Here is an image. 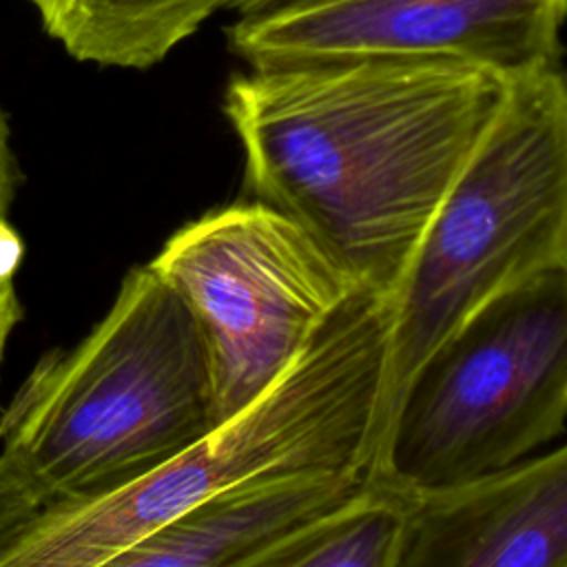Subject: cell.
Instances as JSON below:
<instances>
[{
  "instance_id": "cell-7",
  "label": "cell",
  "mask_w": 567,
  "mask_h": 567,
  "mask_svg": "<svg viewBox=\"0 0 567 567\" xmlns=\"http://www.w3.org/2000/svg\"><path fill=\"white\" fill-rule=\"evenodd\" d=\"M563 20L565 0H279L226 35L250 69L408 58L514 80L560 64Z\"/></svg>"
},
{
  "instance_id": "cell-11",
  "label": "cell",
  "mask_w": 567,
  "mask_h": 567,
  "mask_svg": "<svg viewBox=\"0 0 567 567\" xmlns=\"http://www.w3.org/2000/svg\"><path fill=\"white\" fill-rule=\"evenodd\" d=\"M401 518V494L368 478L346 501L228 567H392Z\"/></svg>"
},
{
  "instance_id": "cell-15",
  "label": "cell",
  "mask_w": 567,
  "mask_h": 567,
  "mask_svg": "<svg viewBox=\"0 0 567 567\" xmlns=\"http://www.w3.org/2000/svg\"><path fill=\"white\" fill-rule=\"evenodd\" d=\"M279 0H230L228 9L235 11L237 16H246V13H255V11H261L270 4H275Z\"/></svg>"
},
{
  "instance_id": "cell-10",
  "label": "cell",
  "mask_w": 567,
  "mask_h": 567,
  "mask_svg": "<svg viewBox=\"0 0 567 567\" xmlns=\"http://www.w3.org/2000/svg\"><path fill=\"white\" fill-rule=\"evenodd\" d=\"M64 51L97 66L151 69L230 0H27Z\"/></svg>"
},
{
  "instance_id": "cell-3",
  "label": "cell",
  "mask_w": 567,
  "mask_h": 567,
  "mask_svg": "<svg viewBox=\"0 0 567 567\" xmlns=\"http://www.w3.org/2000/svg\"><path fill=\"white\" fill-rule=\"evenodd\" d=\"M217 425L197 323L142 264L73 348L27 372L0 412V456L49 505L137 478Z\"/></svg>"
},
{
  "instance_id": "cell-4",
  "label": "cell",
  "mask_w": 567,
  "mask_h": 567,
  "mask_svg": "<svg viewBox=\"0 0 567 567\" xmlns=\"http://www.w3.org/2000/svg\"><path fill=\"white\" fill-rule=\"evenodd\" d=\"M556 270H567V84L560 64L507 82L390 297L379 436L434 350L501 295Z\"/></svg>"
},
{
  "instance_id": "cell-8",
  "label": "cell",
  "mask_w": 567,
  "mask_h": 567,
  "mask_svg": "<svg viewBox=\"0 0 567 567\" xmlns=\"http://www.w3.org/2000/svg\"><path fill=\"white\" fill-rule=\"evenodd\" d=\"M401 498L392 567H567L565 441L474 483Z\"/></svg>"
},
{
  "instance_id": "cell-12",
  "label": "cell",
  "mask_w": 567,
  "mask_h": 567,
  "mask_svg": "<svg viewBox=\"0 0 567 567\" xmlns=\"http://www.w3.org/2000/svg\"><path fill=\"white\" fill-rule=\"evenodd\" d=\"M42 507L40 498L22 474L0 456V547Z\"/></svg>"
},
{
  "instance_id": "cell-6",
  "label": "cell",
  "mask_w": 567,
  "mask_h": 567,
  "mask_svg": "<svg viewBox=\"0 0 567 567\" xmlns=\"http://www.w3.org/2000/svg\"><path fill=\"white\" fill-rule=\"evenodd\" d=\"M148 268L197 323L224 423L252 405L365 290L310 233L248 199L175 230Z\"/></svg>"
},
{
  "instance_id": "cell-2",
  "label": "cell",
  "mask_w": 567,
  "mask_h": 567,
  "mask_svg": "<svg viewBox=\"0 0 567 567\" xmlns=\"http://www.w3.org/2000/svg\"><path fill=\"white\" fill-rule=\"evenodd\" d=\"M390 299L359 290L252 405L113 489L42 505L0 567H95L210 496L295 474H370L388 363Z\"/></svg>"
},
{
  "instance_id": "cell-13",
  "label": "cell",
  "mask_w": 567,
  "mask_h": 567,
  "mask_svg": "<svg viewBox=\"0 0 567 567\" xmlns=\"http://www.w3.org/2000/svg\"><path fill=\"white\" fill-rule=\"evenodd\" d=\"M9 124L0 109V219H9V210L16 195V159L9 142Z\"/></svg>"
},
{
  "instance_id": "cell-9",
  "label": "cell",
  "mask_w": 567,
  "mask_h": 567,
  "mask_svg": "<svg viewBox=\"0 0 567 567\" xmlns=\"http://www.w3.org/2000/svg\"><path fill=\"white\" fill-rule=\"evenodd\" d=\"M368 474H295L224 489L95 567H228L354 494Z\"/></svg>"
},
{
  "instance_id": "cell-1",
  "label": "cell",
  "mask_w": 567,
  "mask_h": 567,
  "mask_svg": "<svg viewBox=\"0 0 567 567\" xmlns=\"http://www.w3.org/2000/svg\"><path fill=\"white\" fill-rule=\"evenodd\" d=\"M507 82L452 60L268 66L230 80L224 113L250 199L390 299Z\"/></svg>"
},
{
  "instance_id": "cell-14",
  "label": "cell",
  "mask_w": 567,
  "mask_h": 567,
  "mask_svg": "<svg viewBox=\"0 0 567 567\" xmlns=\"http://www.w3.org/2000/svg\"><path fill=\"white\" fill-rule=\"evenodd\" d=\"M24 310L20 303V297L16 292L13 279L0 281V365L9 346V339L16 330V326L22 321Z\"/></svg>"
},
{
  "instance_id": "cell-5",
  "label": "cell",
  "mask_w": 567,
  "mask_h": 567,
  "mask_svg": "<svg viewBox=\"0 0 567 567\" xmlns=\"http://www.w3.org/2000/svg\"><path fill=\"white\" fill-rule=\"evenodd\" d=\"M567 270L478 310L412 377L368 478L401 496L505 472L565 439Z\"/></svg>"
}]
</instances>
